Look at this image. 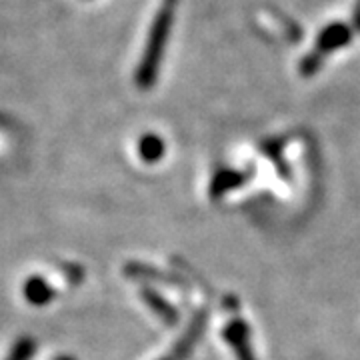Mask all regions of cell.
Instances as JSON below:
<instances>
[{"mask_svg":"<svg viewBox=\"0 0 360 360\" xmlns=\"http://www.w3.org/2000/svg\"><path fill=\"white\" fill-rule=\"evenodd\" d=\"M139 156L144 162L155 165L165 156V141L158 134H153V132L142 134L141 141H139Z\"/></svg>","mask_w":360,"mask_h":360,"instance_id":"cell-4","label":"cell"},{"mask_svg":"<svg viewBox=\"0 0 360 360\" xmlns=\"http://www.w3.org/2000/svg\"><path fill=\"white\" fill-rule=\"evenodd\" d=\"M226 336L232 342V347L238 350L240 360H252L250 359V350L246 347V326L245 322H232L226 328Z\"/></svg>","mask_w":360,"mask_h":360,"instance_id":"cell-5","label":"cell"},{"mask_svg":"<svg viewBox=\"0 0 360 360\" xmlns=\"http://www.w3.org/2000/svg\"><path fill=\"white\" fill-rule=\"evenodd\" d=\"M142 298L153 307V310H155L158 316H162L167 322L176 321V312L170 309V307H168V302H165L160 296H156L153 290H142Z\"/></svg>","mask_w":360,"mask_h":360,"instance_id":"cell-6","label":"cell"},{"mask_svg":"<svg viewBox=\"0 0 360 360\" xmlns=\"http://www.w3.org/2000/svg\"><path fill=\"white\" fill-rule=\"evenodd\" d=\"M58 360H72V359H68V356H60V359Z\"/></svg>","mask_w":360,"mask_h":360,"instance_id":"cell-10","label":"cell"},{"mask_svg":"<svg viewBox=\"0 0 360 360\" xmlns=\"http://www.w3.org/2000/svg\"><path fill=\"white\" fill-rule=\"evenodd\" d=\"M8 124H11V122H6V120H4V118L0 116V129H6Z\"/></svg>","mask_w":360,"mask_h":360,"instance_id":"cell-9","label":"cell"},{"mask_svg":"<svg viewBox=\"0 0 360 360\" xmlns=\"http://www.w3.org/2000/svg\"><path fill=\"white\" fill-rule=\"evenodd\" d=\"M37 352V342L34 338H28V336H22L14 342L11 354L6 356V360H30L32 354Z\"/></svg>","mask_w":360,"mask_h":360,"instance_id":"cell-7","label":"cell"},{"mask_svg":"<svg viewBox=\"0 0 360 360\" xmlns=\"http://www.w3.org/2000/svg\"><path fill=\"white\" fill-rule=\"evenodd\" d=\"M22 292H25L26 302L34 307H44L54 298V288L42 276H30L25 283Z\"/></svg>","mask_w":360,"mask_h":360,"instance_id":"cell-2","label":"cell"},{"mask_svg":"<svg viewBox=\"0 0 360 360\" xmlns=\"http://www.w3.org/2000/svg\"><path fill=\"white\" fill-rule=\"evenodd\" d=\"M200 324H202V322H196V324H193V326H191V330H188V333H186V336L182 338V342H180V345H176L174 352H172V356L167 360H180L186 356V352H188V350H191V347L194 345L196 336L200 335Z\"/></svg>","mask_w":360,"mask_h":360,"instance_id":"cell-8","label":"cell"},{"mask_svg":"<svg viewBox=\"0 0 360 360\" xmlns=\"http://www.w3.org/2000/svg\"><path fill=\"white\" fill-rule=\"evenodd\" d=\"M170 22H172V0H167L165 8L156 16L155 26L150 30L148 37V44L142 56V63L136 70V84L142 90L150 89L153 82L156 80V72H158V65L162 60V52H165V44L168 39V30H170Z\"/></svg>","mask_w":360,"mask_h":360,"instance_id":"cell-1","label":"cell"},{"mask_svg":"<svg viewBox=\"0 0 360 360\" xmlns=\"http://www.w3.org/2000/svg\"><path fill=\"white\" fill-rule=\"evenodd\" d=\"M348 40H350V30L345 25H333L328 26L319 39V52L326 54V52H333L340 46H345Z\"/></svg>","mask_w":360,"mask_h":360,"instance_id":"cell-3","label":"cell"}]
</instances>
